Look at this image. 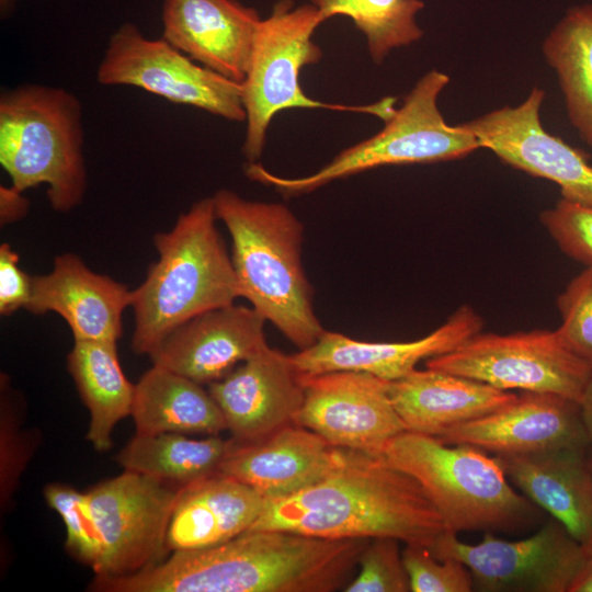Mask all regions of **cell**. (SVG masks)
<instances>
[{"instance_id": "obj_1", "label": "cell", "mask_w": 592, "mask_h": 592, "mask_svg": "<svg viewBox=\"0 0 592 592\" xmlns=\"http://www.w3.org/2000/svg\"><path fill=\"white\" fill-rule=\"evenodd\" d=\"M369 539L250 530L215 546L172 551L139 572L105 578L101 588L105 592L343 591Z\"/></svg>"}, {"instance_id": "obj_2", "label": "cell", "mask_w": 592, "mask_h": 592, "mask_svg": "<svg viewBox=\"0 0 592 592\" xmlns=\"http://www.w3.org/2000/svg\"><path fill=\"white\" fill-rule=\"evenodd\" d=\"M250 530L328 539L392 537L429 548L447 528L413 477L378 455L352 451L341 468L319 482L265 500Z\"/></svg>"}, {"instance_id": "obj_3", "label": "cell", "mask_w": 592, "mask_h": 592, "mask_svg": "<svg viewBox=\"0 0 592 592\" xmlns=\"http://www.w3.org/2000/svg\"><path fill=\"white\" fill-rule=\"evenodd\" d=\"M231 238L240 297L299 351L325 333L301 261L304 225L284 204L250 201L223 189L212 196Z\"/></svg>"}, {"instance_id": "obj_4", "label": "cell", "mask_w": 592, "mask_h": 592, "mask_svg": "<svg viewBox=\"0 0 592 592\" xmlns=\"http://www.w3.org/2000/svg\"><path fill=\"white\" fill-rule=\"evenodd\" d=\"M216 220L213 198L205 197L180 214L171 230L153 236L158 260L133 291L135 353L152 354L180 326L240 297Z\"/></svg>"}, {"instance_id": "obj_5", "label": "cell", "mask_w": 592, "mask_h": 592, "mask_svg": "<svg viewBox=\"0 0 592 592\" xmlns=\"http://www.w3.org/2000/svg\"><path fill=\"white\" fill-rule=\"evenodd\" d=\"M378 456L413 477L455 533L516 532L538 521V506L509 483L497 457L481 448L405 431Z\"/></svg>"}, {"instance_id": "obj_6", "label": "cell", "mask_w": 592, "mask_h": 592, "mask_svg": "<svg viewBox=\"0 0 592 592\" xmlns=\"http://www.w3.org/2000/svg\"><path fill=\"white\" fill-rule=\"evenodd\" d=\"M0 164L15 191L45 184L53 209L67 213L77 207L87 189L78 98L61 88L39 84L2 92Z\"/></svg>"}, {"instance_id": "obj_7", "label": "cell", "mask_w": 592, "mask_h": 592, "mask_svg": "<svg viewBox=\"0 0 592 592\" xmlns=\"http://www.w3.org/2000/svg\"><path fill=\"white\" fill-rule=\"evenodd\" d=\"M448 82L449 77L435 69L423 75L377 134L345 148L315 173L283 178L261 163L248 162L246 174L289 197L383 166L432 163L466 157L480 146L463 124L451 126L445 122L437 100Z\"/></svg>"}, {"instance_id": "obj_8", "label": "cell", "mask_w": 592, "mask_h": 592, "mask_svg": "<svg viewBox=\"0 0 592 592\" xmlns=\"http://www.w3.org/2000/svg\"><path fill=\"white\" fill-rule=\"evenodd\" d=\"M326 18L311 3L294 7L278 0L269 18L261 20L242 86L247 132L242 152L249 162L261 157L266 132L274 115L287 109H327L365 113L387 119L396 99L385 98L368 105L323 103L305 94L299 86L300 69L321 59L312 41L315 30Z\"/></svg>"}, {"instance_id": "obj_9", "label": "cell", "mask_w": 592, "mask_h": 592, "mask_svg": "<svg viewBox=\"0 0 592 592\" xmlns=\"http://www.w3.org/2000/svg\"><path fill=\"white\" fill-rule=\"evenodd\" d=\"M440 369L502 390L547 392L580 403L592 368L560 340L556 330L481 333L451 352L425 360Z\"/></svg>"}, {"instance_id": "obj_10", "label": "cell", "mask_w": 592, "mask_h": 592, "mask_svg": "<svg viewBox=\"0 0 592 592\" xmlns=\"http://www.w3.org/2000/svg\"><path fill=\"white\" fill-rule=\"evenodd\" d=\"M181 489L124 470L84 492L100 540L95 576H129L163 560Z\"/></svg>"}, {"instance_id": "obj_11", "label": "cell", "mask_w": 592, "mask_h": 592, "mask_svg": "<svg viewBox=\"0 0 592 592\" xmlns=\"http://www.w3.org/2000/svg\"><path fill=\"white\" fill-rule=\"evenodd\" d=\"M429 549L436 558L463 562L474 590L481 592H569L585 558L584 548L554 517L519 540L485 532L479 543L467 544L445 530Z\"/></svg>"}, {"instance_id": "obj_12", "label": "cell", "mask_w": 592, "mask_h": 592, "mask_svg": "<svg viewBox=\"0 0 592 592\" xmlns=\"http://www.w3.org/2000/svg\"><path fill=\"white\" fill-rule=\"evenodd\" d=\"M96 79L104 86H134L228 121L247 118L240 82L197 64L164 38L144 36L132 23L110 37Z\"/></svg>"}, {"instance_id": "obj_13", "label": "cell", "mask_w": 592, "mask_h": 592, "mask_svg": "<svg viewBox=\"0 0 592 592\" xmlns=\"http://www.w3.org/2000/svg\"><path fill=\"white\" fill-rule=\"evenodd\" d=\"M304 401L295 423L330 444L372 455L407 431L390 396L389 382L367 373L299 374Z\"/></svg>"}, {"instance_id": "obj_14", "label": "cell", "mask_w": 592, "mask_h": 592, "mask_svg": "<svg viewBox=\"0 0 592 592\" xmlns=\"http://www.w3.org/2000/svg\"><path fill=\"white\" fill-rule=\"evenodd\" d=\"M544 99L545 91L534 87L519 105H505L463 125L504 163L556 183L561 198L592 208V164L583 152L544 128Z\"/></svg>"}, {"instance_id": "obj_15", "label": "cell", "mask_w": 592, "mask_h": 592, "mask_svg": "<svg viewBox=\"0 0 592 592\" xmlns=\"http://www.w3.org/2000/svg\"><path fill=\"white\" fill-rule=\"evenodd\" d=\"M494 455H519L591 445L580 403L555 394L523 391L497 410L437 437Z\"/></svg>"}, {"instance_id": "obj_16", "label": "cell", "mask_w": 592, "mask_h": 592, "mask_svg": "<svg viewBox=\"0 0 592 592\" xmlns=\"http://www.w3.org/2000/svg\"><path fill=\"white\" fill-rule=\"evenodd\" d=\"M208 391L238 444L258 442L295 423L304 401L289 355L269 345L209 384Z\"/></svg>"}, {"instance_id": "obj_17", "label": "cell", "mask_w": 592, "mask_h": 592, "mask_svg": "<svg viewBox=\"0 0 592 592\" xmlns=\"http://www.w3.org/2000/svg\"><path fill=\"white\" fill-rule=\"evenodd\" d=\"M482 326L481 317L464 305L441 327L414 341L367 342L326 330L315 344L289 358L298 374L352 371L394 382L415 369L422 360L456 349Z\"/></svg>"}, {"instance_id": "obj_18", "label": "cell", "mask_w": 592, "mask_h": 592, "mask_svg": "<svg viewBox=\"0 0 592 592\" xmlns=\"http://www.w3.org/2000/svg\"><path fill=\"white\" fill-rule=\"evenodd\" d=\"M265 321L251 306L212 309L177 328L149 356L152 365L209 385L267 345Z\"/></svg>"}, {"instance_id": "obj_19", "label": "cell", "mask_w": 592, "mask_h": 592, "mask_svg": "<svg viewBox=\"0 0 592 592\" xmlns=\"http://www.w3.org/2000/svg\"><path fill=\"white\" fill-rule=\"evenodd\" d=\"M352 449L337 447L296 423L249 444H236L218 474L241 481L265 500L295 494L341 468Z\"/></svg>"}, {"instance_id": "obj_20", "label": "cell", "mask_w": 592, "mask_h": 592, "mask_svg": "<svg viewBox=\"0 0 592 592\" xmlns=\"http://www.w3.org/2000/svg\"><path fill=\"white\" fill-rule=\"evenodd\" d=\"M261 18L237 0H163L162 38L237 82L249 67Z\"/></svg>"}, {"instance_id": "obj_21", "label": "cell", "mask_w": 592, "mask_h": 592, "mask_svg": "<svg viewBox=\"0 0 592 592\" xmlns=\"http://www.w3.org/2000/svg\"><path fill=\"white\" fill-rule=\"evenodd\" d=\"M132 300L133 291L124 284L93 272L78 255L67 252L55 258L48 274L32 277L25 309L34 315L58 314L75 341L117 342L123 333V312Z\"/></svg>"}, {"instance_id": "obj_22", "label": "cell", "mask_w": 592, "mask_h": 592, "mask_svg": "<svg viewBox=\"0 0 592 592\" xmlns=\"http://www.w3.org/2000/svg\"><path fill=\"white\" fill-rule=\"evenodd\" d=\"M588 448L494 455L506 477L559 521L587 551L592 545V471Z\"/></svg>"}, {"instance_id": "obj_23", "label": "cell", "mask_w": 592, "mask_h": 592, "mask_svg": "<svg viewBox=\"0 0 592 592\" xmlns=\"http://www.w3.org/2000/svg\"><path fill=\"white\" fill-rule=\"evenodd\" d=\"M388 390L406 430L434 437L483 417L516 397L509 390L428 367L415 368L389 382Z\"/></svg>"}, {"instance_id": "obj_24", "label": "cell", "mask_w": 592, "mask_h": 592, "mask_svg": "<svg viewBox=\"0 0 592 592\" xmlns=\"http://www.w3.org/2000/svg\"><path fill=\"white\" fill-rule=\"evenodd\" d=\"M265 498L250 486L216 474L181 489L168 534L169 551L200 549L249 531Z\"/></svg>"}, {"instance_id": "obj_25", "label": "cell", "mask_w": 592, "mask_h": 592, "mask_svg": "<svg viewBox=\"0 0 592 592\" xmlns=\"http://www.w3.org/2000/svg\"><path fill=\"white\" fill-rule=\"evenodd\" d=\"M136 434L205 433L227 430L221 410L203 385L152 365L135 385L130 414Z\"/></svg>"}, {"instance_id": "obj_26", "label": "cell", "mask_w": 592, "mask_h": 592, "mask_svg": "<svg viewBox=\"0 0 592 592\" xmlns=\"http://www.w3.org/2000/svg\"><path fill=\"white\" fill-rule=\"evenodd\" d=\"M116 343L75 341L67 356L68 372L90 413L86 437L99 452L112 447L114 426L132 414L135 398V385L122 369Z\"/></svg>"}, {"instance_id": "obj_27", "label": "cell", "mask_w": 592, "mask_h": 592, "mask_svg": "<svg viewBox=\"0 0 592 592\" xmlns=\"http://www.w3.org/2000/svg\"><path fill=\"white\" fill-rule=\"evenodd\" d=\"M542 52L557 76L570 124L592 149V3L569 8Z\"/></svg>"}, {"instance_id": "obj_28", "label": "cell", "mask_w": 592, "mask_h": 592, "mask_svg": "<svg viewBox=\"0 0 592 592\" xmlns=\"http://www.w3.org/2000/svg\"><path fill=\"white\" fill-rule=\"evenodd\" d=\"M236 444L234 439L218 435L193 440L181 433L135 434L116 460L124 470L183 488L218 474Z\"/></svg>"}, {"instance_id": "obj_29", "label": "cell", "mask_w": 592, "mask_h": 592, "mask_svg": "<svg viewBox=\"0 0 592 592\" xmlns=\"http://www.w3.org/2000/svg\"><path fill=\"white\" fill-rule=\"evenodd\" d=\"M326 20L349 16L365 35L374 62L382 64L395 48L409 46L423 36L415 16L422 0H310Z\"/></svg>"}, {"instance_id": "obj_30", "label": "cell", "mask_w": 592, "mask_h": 592, "mask_svg": "<svg viewBox=\"0 0 592 592\" xmlns=\"http://www.w3.org/2000/svg\"><path fill=\"white\" fill-rule=\"evenodd\" d=\"M44 496L47 504L60 515L66 526L68 553L94 569L100 557V540L84 492L66 485L49 483Z\"/></svg>"}, {"instance_id": "obj_31", "label": "cell", "mask_w": 592, "mask_h": 592, "mask_svg": "<svg viewBox=\"0 0 592 592\" xmlns=\"http://www.w3.org/2000/svg\"><path fill=\"white\" fill-rule=\"evenodd\" d=\"M400 540L371 538L358 559V572L345 592H408L410 581L402 559Z\"/></svg>"}, {"instance_id": "obj_32", "label": "cell", "mask_w": 592, "mask_h": 592, "mask_svg": "<svg viewBox=\"0 0 592 592\" xmlns=\"http://www.w3.org/2000/svg\"><path fill=\"white\" fill-rule=\"evenodd\" d=\"M562 343L592 368V266L576 275L557 298Z\"/></svg>"}, {"instance_id": "obj_33", "label": "cell", "mask_w": 592, "mask_h": 592, "mask_svg": "<svg viewBox=\"0 0 592 592\" xmlns=\"http://www.w3.org/2000/svg\"><path fill=\"white\" fill-rule=\"evenodd\" d=\"M402 559L411 592L474 591L469 569L454 558H436L428 547L405 545Z\"/></svg>"}, {"instance_id": "obj_34", "label": "cell", "mask_w": 592, "mask_h": 592, "mask_svg": "<svg viewBox=\"0 0 592 592\" xmlns=\"http://www.w3.org/2000/svg\"><path fill=\"white\" fill-rule=\"evenodd\" d=\"M539 218L566 255L592 266V208L560 198Z\"/></svg>"}, {"instance_id": "obj_35", "label": "cell", "mask_w": 592, "mask_h": 592, "mask_svg": "<svg viewBox=\"0 0 592 592\" xmlns=\"http://www.w3.org/2000/svg\"><path fill=\"white\" fill-rule=\"evenodd\" d=\"M23 433L19 432L18 417L9 403L8 392L1 384V508L9 502L23 468L32 454Z\"/></svg>"}, {"instance_id": "obj_36", "label": "cell", "mask_w": 592, "mask_h": 592, "mask_svg": "<svg viewBox=\"0 0 592 592\" xmlns=\"http://www.w3.org/2000/svg\"><path fill=\"white\" fill-rule=\"evenodd\" d=\"M32 277L19 266V254L3 242L0 246V314L9 316L25 308L32 293Z\"/></svg>"}, {"instance_id": "obj_37", "label": "cell", "mask_w": 592, "mask_h": 592, "mask_svg": "<svg viewBox=\"0 0 592 592\" xmlns=\"http://www.w3.org/2000/svg\"><path fill=\"white\" fill-rule=\"evenodd\" d=\"M0 207L1 224L3 225L23 218L27 212L29 202L22 196V193L13 187L1 186Z\"/></svg>"}, {"instance_id": "obj_38", "label": "cell", "mask_w": 592, "mask_h": 592, "mask_svg": "<svg viewBox=\"0 0 592 592\" xmlns=\"http://www.w3.org/2000/svg\"><path fill=\"white\" fill-rule=\"evenodd\" d=\"M569 592H592V545L585 551L583 566Z\"/></svg>"}, {"instance_id": "obj_39", "label": "cell", "mask_w": 592, "mask_h": 592, "mask_svg": "<svg viewBox=\"0 0 592 592\" xmlns=\"http://www.w3.org/2000/svg\"><path fill=\"white\" fill-rule=\"evenodd\" d=\"M581 417L592 444V375L580 401Z\"/></svg>"}, {"instance_id": "obj_40", "label": "cell", "mask_w": 592, "mask_h": 592, "mask_svg": "<svg viewBox=\"0 0 592 592\" xmlns=\"http://www.w3.org/2000/svg\"><path fill=\"white\" fill-rule=\"evenodd\" d=\"M2 11H7L12 7L13 0H0Z\"/></svg>"}, {"instance_id": "obj_41", "label": "cell", "mask_w": 592, "mask_h": 592, "mask_svg": "<svg viewBox=\"0 0 592 592\" xmlns=\"http://www.w3.org/2000/svg\"><path fill=\"white\" fill-rule=\"evenodd\" d=\"M588 464H589V467L592 471V444L590 445V447L588 448Z\"/></svg>"}]
</instances>
